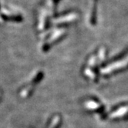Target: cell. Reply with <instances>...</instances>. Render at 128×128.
I'll return each mask as SVG.
<instances>
[{"label": "cell", "instance_id": "cell-2", "mask_svg": "<svg viewBox=\"0 0 128 128\" xmlns=\"http://www.w3.org/2000/svg\"><path fill=\"white\" fill-rule=\"evenodd\" d=\"M113 119H117V120H126L128 119V107H124L122 109H120L118 111H115L112 116Z\"/></svg>", "mask_w": 128, "mask_h": 128}, {"label": "cell", "instance_id": "cell-5", "mask_svg": "<svg viewBox=\"0 0 128 128\" xmlns=\"http://www.w3.org/2000/svg\"><path fill=\"white\" fill-rule=\"evenodd\" d=\"M60 1V0H54V4H55V6H56H56H57V5H58Z\"/></svg>", "mask_w": 128, "mask_h": 128}, {"label": "cell", "instance_id": "cell-1", "mask_svg": "<svg viewBox=\"0 0 128 128\" xmlns=\"http://www.w3.org/2000/svg\"><path fill=\"white\" fill-rule=\"evenodd\" d=\"M85 107L88 110H90L91 111L98 113H100L104 110V106L99 103V101H96V100H90V101H87L85 104Z\"/></svg>", "mask_w": 128, "mask_h": 128}, {"label": "cell", "instance_id": "cell-4", "mask_svg": "<svg viewBox=\"0 0 128 128\" xmlns=\"http://www.w3.org/2000/svg\"><path fill=\"white\" fill-rule=\"evenodd\" d=\"M71 11H66V12H62V13H60V14H59V15H56V17H59V16H64V15H66V14H68V13H70Z\"/></svg>", "mask_w": 128, "mask_h": 128}, {"label": "cell", "instance_id": "cell-3", "mask_svg": "<svg viewBox=\"0 0 128 128\" xmlns=\"http://www.w3.org/2000/svg\"><path fill=\"white\" fill-rule=\"evenodd\" d=\"M97 3H98V0H94V8H93L92 16H91V20H90V22L92 25H96V23Z\"/></svg>", "mask_w": 128, "mask_h": 128}]
</instances>
